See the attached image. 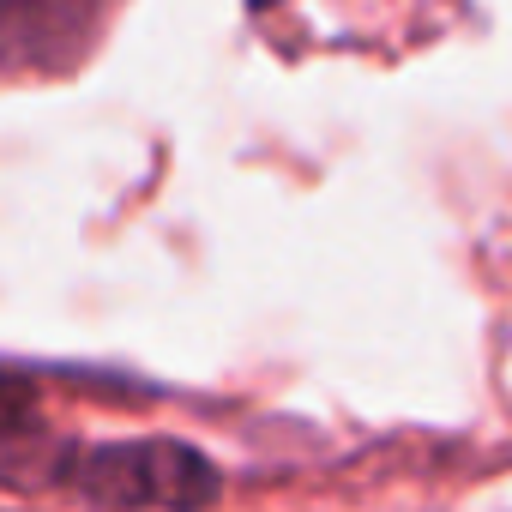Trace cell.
<instances>
[{"mask_svg": "<svg viewBox=\"0 0 512 512\" xmlns=\"http://www.w3.org/2000/svg\"><path fill=\"white\" fill-rule=\"evenodd\" d=\"M37 446H43V434H37L31 404L19 398V386L0 380V476L25 482V476H31V452H37Z\"/></svg>", "mask_w": 512, "mask_h": 512, "instance_id": "3957f363", "label": "cell"}, {"mask_svg": "<svg viewBox=\"0 0 512 512\" xmlns=\"http://www.w3.org/2000/svg\"><path fill=\"white\" fill-rule=\"evenodd\" d=\"M67 482L109 512H205L223 494L217 464L181 440H121L79 452Z\"/></svg>", "mask_w": 512, "mask_h": 512, "instance_id": "6da1fadb", "label": "cell"}, {"mask_svg": "<svg viewBox=\"0 0 512 512\" xmlns=\"http://www.w3.org/2000/svg\"><path fill=\"white\" fill-rule=\"evenodd\" d=\"M253 7H272V0H253Z\"/></svg>", "mask_w": 512, "mask_h": 512, "instance_id": "277c9868", "label": "cell"}, {"mask_svg": "<svg viewBox=\"0 0 512 512\" xmlns=\"http://www.w3.org/2000/svg\"><path fill=\"white\" fill-rule=\"evenodd\" d=\"M103 0H0V73H61L97 37Z\"/></svg>", "mask_w": 512, "mask_h": 512, "instance_id": "7a4b0ae2", "label": "cell"}]
</instances>
